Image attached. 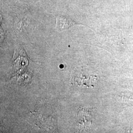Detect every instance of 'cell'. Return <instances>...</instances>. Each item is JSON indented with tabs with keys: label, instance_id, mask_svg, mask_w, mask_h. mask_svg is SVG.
I'll use <instances>...</instances> for the list:
<instances>
[{
	"label": "cell",
	"instance_id": "obj_1",
	"mask_svg": "<svg viewBox=\"0 0 133 133\" xmlns=\"http://www.w3.org/2000/svg\"><path fill=\"white\" fill-rule=\"evenodd\" d=\"M75 24V22L71 19L65 17L58 16L56 18L55 28L58 31H61L70 28L71 26Z\"/></svg>",
	"mask_w": 133,
	"mask_h": 133
},
{
	"label": "cell",
	"instance_id": "obj_2",
	"mask_svg": "<svg viewBox=\"0 0 133 133\" xmlns=\"http://www.w3.org/2000/svg\"><path fill=\"white\" fill-rule=\"evenodd\" d=\"M63 67H64V65H61L60 66V68H63Z\"/></svg>",
	"mask_w": 133,
	"mask_h": 133
}]
</instances>
